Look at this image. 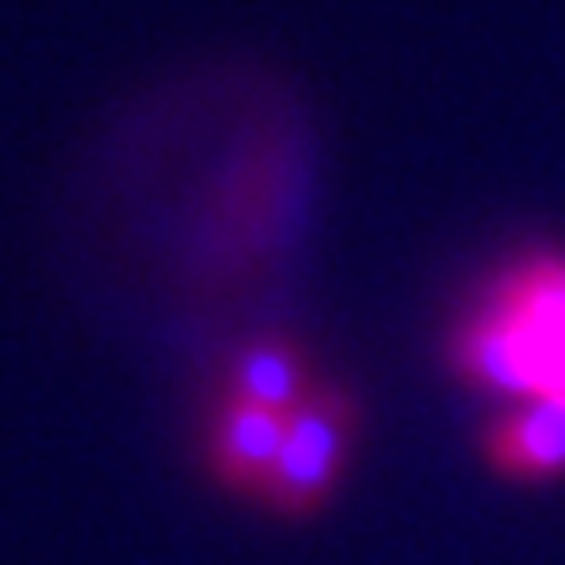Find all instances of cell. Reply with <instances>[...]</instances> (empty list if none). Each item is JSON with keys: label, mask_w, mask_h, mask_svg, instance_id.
I'll return each mask as SVG.
<instances>
[{"label": "cell", "mask_w": 565, "mask_h": 565, "mask_svg": "<svg viewBox=\"0 0 565 565\" xmlns=\"http://www.w3.org/2000/svg\"><path fill=\"white\" fill-rule=\"evenodd\" d=\"M450 366L513 404L565 398V257L540 252L508 267L492 299L450 335Z\"/></svg>", "instance_id": "6da1fadb"}, {"label": "cell", "mask_w": 565, "mask_h": 565, "mask_svg": "<svg viewBox=\"0 0 565 565\" xmlns=\"http://www.w3.org/2000/svg\"><path fill=\"white\" fill-rule=\"evenodd\" d=\"M356 429H362L356 393L341 383H315V393L288 414L278 466H273V477H267L257 503H263L267 513L288 519V524L315 519V513L335 498L345 466H351Z\"/></svg>", "instance_id": "7a4b0ae2"}, {"label": "cell", "mask_w": 565, "mask_h": 565, "mask_svg": "<svg viewBox=\"0 0 565 565\" xmlns=\"http://www.w3.org/2000/svg\"><path fill=\"white\" fill-rule=\"evenodd\" d=\"M282 429H288V414H267V408L221 393V404L210 408V424H204V471H210V482L225 487L231 498L257 503L273 466H278Z\"/></svg>", "instance_id": "3957f363"}, {"label": "cell", "mask_w": 565, "mask_h": 565, "mask_svg": "<svg viewBox=\"0 0 565 565\" xmlns=\"http://www.w3.org/2000/svg\"><path fill=\"white\" fill-rule=\"evenodd\" d=\"M487 461L513 482H550L565 471V398L513 404L487 429Z\"/></svg>", "instance_id": "277c9868"}, {"label": "cell", "mask_w": 565, "mask_h": 565, "mask_svg": "<svg viewBox=\"0 0 565 565\" xmlns=\"http://www.w3.org/2000/svg\"><path fill=\"white\" fill-rule=\"evenodd\" d=\"M309 393H315L309 362L288 335H257L236 345V356L225 366V398L257 404L267 414H294Z\"/></svg>", "instance_id": "5b68a950"}]
</instances>
